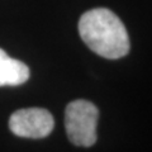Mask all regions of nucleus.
Returning a JSON list of instances; mask_svg holds the SVG:
<instances>
[{
	"mask_svg": "<svg viewBox=\"0 0 152 152\" xmlns=\"http://www.w3.org/2000/svg\"><path fill=\"white\" fill-rule=\"evenodd\" d=\"M79 33L90 50L105 58L117 60L129 52L126 27L109 9L96 8L84 13L79 20Z\"/></svg>",
	"mask_w": 152,
	"mask_h": 152,
	"instance_id": "nucleus-1",
	"label": "nucleus"
},
{
	"mask_svg": "<svg viewBox=\"0 0 152 152\" xmlns=\"http://www.w3.org/2000/svg\"><path fill=\"white\" fill-rule=\"evenodd\" d=\"M99 110L88 100H74L65 110V128L71 143L90 147L96 142Z\"/></svg>",
	"mask_w": 152,
	"mask_h": 152,
	"instance_id": "nucleus-2",
	"label": "nucleus"
},
{
	"mask_svg": "<svg viewBox=\"0 0 152 152\" xmlns=\"http://www.w3.org/2000/svg\"><path fill=\"white\" fill-rule=\"evenodd\" d=\"M55 121L43 108H26L14 112L9 119V128L18 137L43 138L52 132Z\"/></svg>",
	"mask_w": 152,
	"mask_h": 152,
	"instance_id": "nucleus-3",
	"label": "nucleus"
},
{
	"mask_svg": "<svg viewBox=\"0 0 152 152\" xmlns=\"http://www.w3.org/2000/svg\"><path fill=\"white\" fill-rule=\"evenodd\" d=\"M29 79V69L22 61L9 57L0 48V86H17Z\"/></svg>",
	"mask_w": 152,
	"mask_h": 152,
	"instance_id": "nucleus-4",
	"label": "nucleus"
}]
</instances>
